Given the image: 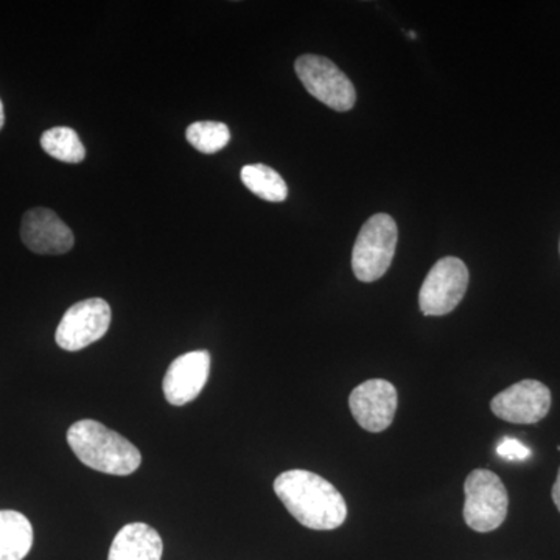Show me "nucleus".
Segmentation results:
<instances>
[{
    "mask_svg": "<svg viewBox=\"0 0 560 560\" xmlns=\"http://www.w3.org/2000/svg\"><path fill=\"white\" fill-rule=\"evenodd\" d=\"M164 545L147 523L124 526L110 544L108 560H161Z\"/></svg>",
    "mask_w": 560,
    "mask_h": 560,
    "instance_id": "obj_12",
    "label": "nucleus"
},
{
    "mask_svg": "<svg viewBox=\"0 0 560 560\" xmlns=\"http://www.w3.org/2000/svg\"><path fill=\"white\" fill-rule=\"evenodd\" d=\"M294 70L308 94L329 108L345 113L355 105L357 92L352 81L329 58L302 55L294 62Z\"/></svg>",
    "mask_w": 560,
    "mask_h": 560,
    "instance_id": "obj_5",
    "label": "nucleus"
},
{
    "mask_svg": "<svg viewBox=\"0 0 560 560\" xmlns=\"http://www.w3.org/2000/svg\"><path fill=\"white\" fill-rule=\"evenodd\" d=\"M349 407L361 429L371 433H382L389 429L396 416V386L382 378L361 383L350 394Z\"/></svg>",
    "mask_w": 560,
    "mask_h": 560,
    "instance_id": "obj_9",
    "label": "nucleus"
},
{
    "mask_svg": "<svg viewBox=\"0 0 560 560\" xmlns=\"http://www.w3.org/2000/svg\"><path fill=\"white\" fill-rule=\"evenodd\" d=\"M399 231L386 213L372 215L360 230L352 250V270L361 282H375L385 276L396 254Z\"/></svg>",
    "mask_w": 560,
    "mask_h": 560,
    "instance_id": "obj_3",
    "label": "nucleus"
},
{
    "mask_svg": "<svg viewBox=\"0 0 560 560\" xmlns=\"http://www.w3.org/2000/svg\"><path fill=\"white\" fill-rule=\"evenodd\" d=\"M408 36H410V38L415 39L416 38V33H408Z\"/></svg>",
    "mask_w": 560,
    "mask_h": 560,
    "instance_id": "obj_20",
    "label": "nucleus"
},
{
    "mask_svg": "<svg viewBox=\"0 0 560 560\" xmlns=\"http://www.w3.org/2000/svg\"><path fill=\"white\" fill-rule=\"evenodd\" d=\"M242 180L246 189L256 197L270 202H282L289 197V187L285 180L275 168L264 164L245 165L242 168Z\"/></svg>",
    "mask_w": 560,
    "mask_h": 560,
    "instance_id": "obj_14",
    "label": "nucleus"
},
{
    "mask_svg": "<svg viewBox=\"0 0 560 560\" xmlns=\"http://www.w3.org/2000/svg\"><path fill=\"white\" fill-rule=\"evenodd\" d=\"M68 442L84 466L102 474L127 477L142 463L135 444L97 420L83 419L73 423L68 431Z\"/></svg>",
    "mask_w": 560,
    "mask_h": 560,
    "instance_id": "obj_2",
    "label": "nucleus"
},
{
    "mask_svg": "<svg viewBox=\"0 0 560 560\" xmlns=\"http://www.w3.org/2000/svg\"><path fill=\"white\" fill-rule=\"evenodd\" d=\"M33 547L32 523L16 511H0V560H24Z\"/></svg>",
    "mask_w": 560,
    "mask_h": 560,
    "instance_id": "obj_13",
    "label": "nucleus"
},
{
    "mask_svg": "<svg viewBox=\"0 0 560 560\" xmlns=\"http://www.w3.org/2000/svg\"><path fill=\"white\" fill-rule=\"evenodd\" d=\"M186 138L202 154H215L230 143L231 131L221 121H195L186 130Z\"/></svg>",
    "mask_w": 560,
    "mask_h": 560,
    "instance_id": "obj_16",
    "label": "nucleus"
},
{
    "mask_svg": "<svg viewBox=\"0 0 560 560\" xmlns=\"http://www.w3.org/2000/svg\"><path fill=\"white\" fill-rule=\"evenodd\" d=\"M552 500H555L556 508H558L560 512V469L558 480H556L555 486H552Z\"/></svg>",
    "mask_w": 560,
    "mask_h": 560,
    "instance_id": "obj_18",
    "label": "nucleus"
},
{
    "mask_svg": "<svg viewBox=\"0 0 560 560\" xmlns=\"http://www.w3.org/2000/svg\"><path fill=\"white\" fill-rule=\"evenodd\" d=\"M275 492L287 511L305 528H340L348 517V506L331 482L308 470H289L275 481Z\"/></svg>",
    "mask_w": 560,
    "mask_h": 560,
    "instance_id": "obj_1",
    "label": "nucleus"
},
{
    "mask_svg": "<svg viewBox=\"0 0 560 560\" xmlns=\"http://www.w3.org/2000/svg\"><path fill=\"white\" fill-rule=\"evenodd\" d=\"M497 453L506 460H525L530 456L529 448L525 447L521 441L512 440V438L501 440Z\"/></svg>",
    "mask_w": 560,
    "mask_h": 560,
    "instance_id": "obj_17",
    "label": "nucleus"
},
{
    "mask_svg": "<svg viewBox=\"0 0 560 560\" xmlns=\"http://www.w3.org/2000/svg\"><path fill=\"white\" fill-rule=\"evenodd\" d=\"M210 374V353L208 350H195L178 357L167 374H165L162 389L165 399L175 407L190 404L200 396L208 383Z\"/></svg>",
    "mask_w": 560,
    "mask_h": 560,
    "instance_id": "obj_11",
    "label": "nucleus"
},
{
    "mask_svg": "<svg viewBox=\"0 0 560 560\" xmlns=\"http://www.w3.org/2000/svg\"><path fill=\"white\" fill-rule=\"evenodd\" d=\"M21 238L28 249L46 256H60L73 248L75 237L65 223L54 212L46 208L28 210L22 217Z\"/></svg>",
    "mask_w": 560,
    "mask_h": 560,
    "instance_id": "obj_10",
    "label": "nucleus"
},
{
    "mask_svg": "<svg viewBox=\"0 0 560 560\" xmlns=\"http://www.w3.org/2000/svg\"><path fill=\"white\" fill-rule=\"evenodd\" d=\"M464 521L477 533H490L503 525L510 497L499 475L486 469L471 471L464 485Z\"/></svg>",
    "mask_w": 560,
    "mask_h": 560,
    "instance_id": "obj_4",
    "label": "nucleus"
},
{
    "mask_svg": "<svg viewBox=\"0 0 560 560\" xmlns=\"http://www.w3.org/2000/svg\"><path fill=\"white\" fill-rule=\"evenodd\" d=\"M3 124H5V110H3V103L0 101V130H2Z\"/></svg>",
    "mask_w": 560,
    "mask_h": 560,
    "instance_id": "obj_19",
    "label": "nucleus"
},
{
    "mask_svg": "<svg viewBox=\"0 0 560 560\" xmlns=\"http://www.w3.org/2000/svg\"><path fill=\"white\" fill-rule=\"evenodd\" d=\"M493 415L511 423H537L550 412L551 390L537 381H522L490 401Z\"/></svg>",
    "mask_w": 560,
    "mask_h": 560,
    "instance_id": "obj_8",
    "label": "nucleus"
},
{
    "mask_svg": "<svg viewBox=\"0 0 560 560\" xmlns=\"http://www.w3.org/2000/svg\"><path fill=\"white\" fill-rule=\"evenodd\" d=\"M110 307L101 298L77 302L62 316L55 340L61 349L77 352L105 337L110 326Z\"/></svg>",
    "mask_w": 560,
    "mask_h": 560,
    "instance_id": "obj_7",
    "label": "nucleus"
},
{
    "mask_svg": "<svg viewBox=\"0 0 560 560\" xmlns=\"http://www.w3.org/2000/svg\"><path fill=\"white\" fill-rule=\"evenodd\" d=\"M469 287V270L458 257H444L433 265L419 293L420 312L444 316L455 311Z\"/></svg>",
    "mask_w": 560,
    "mask_h": 560,
    "instance_id": "obj_6",
    "label": "nucleus"
},
{
    "mask_svg": "<svg viewBox=\"0 0 560 560\" xmlns=\"http://www.w3.org/2000/svg\"><path fill=\"white\" fill-rule=\"evenodd\" d=\"M40 147L54 160L68 162V164H79L86 158V149L80 136L68 127L50 128L44 131L40 136Z\"/></svg>",
    "mask_w": 560,
    "mask_h": 560,
    "instance_id": "obj_15",
    "label": "nucleus"
}]
</instances>
